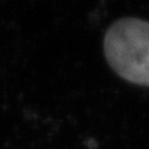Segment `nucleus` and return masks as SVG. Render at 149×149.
I'll return each mask as SVG.
<instances>
[{"label":"nucleus","instance_id":"1","mask_svg":"<svg viewBox=\"0 0 149 149\" xmlns=\"http://www.w3.org/2000/svg\"><path fill=\"white\" fill-rule=\"evenodd\" d=\"M104 51L119 76L149 87V22L137 18L115 22L105 35Z\"/></svg>","mask_w":149,"mask_h":149}]
</instances>
